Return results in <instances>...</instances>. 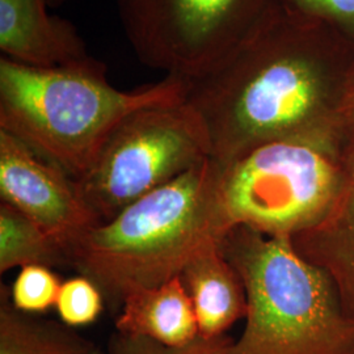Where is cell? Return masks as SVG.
I'll list each match as a JSON object with an SVG mask.
<instances>
[{
	"label": "cell",
	"instance_id": "cell-1",
	"mask_svg": "<svg viewBox=\"0 0 354 354\" xmlns=\"http://www.w3.org/2000/svg\"><path fill=\"white\" fill-rule=\"evenodd\" d=\"M320 26L281 4L218 67L187 80L185 102L203 121L214 162L352 127L346 104L354 61L345 64L322 42Z\"/></svg>",
	"mask_w": 354,
	"mask_h": 354
},
{
	"label": "cell",
	"instance_id": "cell-2",
	"mask_svg": "<svg viewBox=\"0 0 354 354\" xmlns=\"http://www.w3.org/2000/svg\"><path fill=\"white\" fill-rule=\"evenodd\" d=\"M226 234L210 158L88 228L67 247V266L121 304L133 291L180 276L196 253Z\"/></svg>",
	"mask_w": 354,
	"mask_h": 354
},
{
	"label": "cell",
	"instance_id": "cell-3",
	"mask_svg": "<svg viewBox=\"0 0 354 354\" xmlns=\"http://www.w3.org/2000/svg\"><path fill=\"white\" fill-rule=\"evenodd\" d=\"M187 88L185 79L165 75L155 84L120 91L96 58L36 68L1 57L0 130L77 180L125 117L142 108L185 102Z\"/></svg>",
	"mask_w": 354,
	"mask_h": 354
},
{
	"label": "cell",
	"instance_id": "cell-4",
	"mask_svg": "<svg viewBox=\"0 0 354 354\" xmlns=\"http://www.w3.org/2000/svg\"><path fill=\"white\" fill-rule=\"evenodd\" d=\"M219 247L247 294L245 326L226 354H354V317L335 281L291 238L239 226Z\"/></svg>",
	"mask_w": 354,
	"mask_h": 354
},
{
	"label": "cell",
	"instance_id": "cell-5",
	"mask_svg": "<svg viewBox=\"0 0 354 354\" xmlns=\"http://www.w3.org/2000/svg\"><path fill=\"white\" fill-rule=\"evenodd\" d=\"M342 133L274 140L218 165L226 230L252 228L289 236L317 227L329 214L342 177Z\"/></svg>",
	"mask_w": 354,
	"mask_h": 354
},
{
	"label": "cell",
	"instance_id": "cell-6",
	"mask_svg": "<svg viewBox=\"0 0 354 354\" xmlns=\"http://www.w3.org/2000/svg\"><path fill=\"white\" fill-rule=\"evenodd\" d=\"M207 159V133L187 102L147 106L114 127L76 185L105 222Z\"/></svg>",
	"mask_w": 354,
	"mask_h": 354
},
{
	"label": "cell",
	"instance_id": "cell-7",
	"mask_svg": "<svg viewBox=\"0 0 354 354\" xmlns=\"http://www.w3.org/2000/svg\"><path fill=\"white\" fill-rule=\"evenodd\" d=\"M140 64L193 80L222 64L281 0H114Z\"/></svg>",
	"mask_w": 354,
	"mask_h": 354
},
{
	"label": "cell",
	"instance_id": "cell-8",
	"mask_svg": "<svg viewBox=\"0 0 354 354\" xmlns=\"http://www.w3.org/2000/svg\"><path fill=\"white\" fill-rule=\"evenodd\" d=\"M0 196L62 248L100 223L76 181L26 143L0 130Z\"/></svg>",
	"mask_w": 354,
	"mask_h": 354
},
{
	"label": "cell",
	"instance_id": "cell-9",
	"mask_svg": "<svg viewBox=\"0 0 354 354\" xmlns=\"http://www.w3.org/2000/svg\"><path fill=\"white\" fill-rule=\"evenodd\" d=\"M48 0H0V50L16 64L55 68L93 57L70 21L49 12Z\"/></svg>",
	"mask_w": 354,
	"mask_h": 354
},
{
	"label": "cell",
	"instance_id": "cell-10",
	"mask_svg": "<svg viewBox=\"0 0 354 354\" xmlns=\"http://www.w3.org/2000/svg\"><path fill=\"white\" fill-rule=\"evenodd\" d=\"M291 241L304 259L328 272L345 311L354 317V133L344 147L342 184L329 214Z\"/></svg>",
	"mask_w": 354,
	"mask_h": 354
},
{
	"label": "cell",
	"instance_id": "cell-11",
	"mask_svg": "<svg viewBox=\"0 0 354 354\" xmlns=\"http://www.w3.org/2000/svg\"><path fill=\"white\" fill-rule=\"evenodd\" d=\"M219 243H212L196 253L180 273L203 339L226 336L228 329L247 315L243 279Z\"/></svg>",
	"mask_w": 354,
	"mask_h": 354
},
{
	"label": "cell",
	"instance_id": "cell-12",
	"mask_svg": "<svg viewBox=\"0 0 354 354\" xmlns=\"http://www.w3.org/2000/svg\"><path fill=\"white\" fill-rule=\"evenodd\" d=\"M115 332L174 348L194 342L200 336L198 324L180 276L127 294L115 319Z\"/></svg>",
	"mask_w": 354,
	"mask_h": 354
},
{
	"label": "cell",
	"instance_id": "cell-13",
	"mask_svg": "<svg viewBox=\"0 0 354 354\" xmlns=\"http://www.w3.org/2000/svg\"><path fill=\"white\" fill-rule=\"evenodd\" d=\"M99 349L61 320L19 311L1 289L0 354H97Z\"/></svg>",
	"mask_w": 354,
	"mask_h": 354
},
{
	"label": "cell",
	"instance_id": "cell-14",
	"mask_svg": "<svg viewBox=\"0 0 354 354\" xmlns=\"http://www.w3.org/2000/svg\"><path fill=\"white\" fill-rule=\"evenodd\" d=\"M28 266H67L64 250L26 215L0 203V273Z\"/></svg>",
	"mask_w": 354,
	"mask_h": 354
},
{
	"label": "cell",
	"instance_id": "cell-15",
	"mask_svg": "<svg viewBox=\"0 0 354 354\" xmlns=\"http://www.w3.org/2000/svg\"><path fill=\"white\" fill-rule=\"evenodd\" d=\"M61 279L44 266H28L21 268L13 281L10 301L15 308L26 314L41 315L55 307Z\"/></svg>",
	"mask_w": 354,
	"mask_h": 354
},
{
	"label": "cell",
	"instance_id": "cell-16",
	"mask_svg": "<svg viewBox=\"0 0 354 354\" xmlns=\"http://www.w3.org/2000/svg\"><path fill=\"white\" fill-rule=\"evenodd\" d=\"M105 297L100 288L84 276L62 282L55 310L59 320L68 327L79 328L95 323L102 315Z\"/></svg>",
	"mask_w": 354,
	"mask_h": 354
},
{
	"label": "cell",
	"instance_id": "cell-17",
	"mask_svg": "<svg viewBox=\"0 0 354 354\" xmlns=\"http://www.w3.org/2000/svg\"><path fill=\"white\" fill-rule=\"evenodd\" d=\"M232 342L227 336L203 339L198 336L185 346H165L143 337L114 332L109 337L106 354H226Z\"/></svg>",
	"mask_w": 354,
	"mask_h": 354
},
{
	"label": "cell",
	"instance_id": "cell-18",
	"mask_svg": "<svg viewBox=\"0 0 354 354\" xmlns=\"http://www.w3.org/2000/svg\"><path fill=\"white\" fill-rule=\"evenodd\" d=\"M281 4L290 12L333 26L354 51V0H281Z\"/></svg>",
	"mask_w": 354,
	"mask_h": 354
},
{
	"label": "cell",
	"instance_id": "cell-19",
	"mask_svg": "<svg viewBox=\"0 0 354 354\" xmlns=\"http://www.w3.org/2000/svg\"><path fill=\"white\" fill-rule=\"evenodd\" d=\"M346 115H348V120H349L351 125L354 127V83L352 91H351V95H349V99H348V104H346Z\"/></svg>",
	"mask_w": 354,
	"mask_h": 354
},
{
	"label": "cell",
	"instance_id": "cell-20",
	"mask_svg": "<svg viewBox=\"0 0 354 354\" xmlns=\"http://www.w3.org/2000/svg\"><path fill=\"white\" fill-rule=\"evenodd\" d=\"M66 1H68V0H48V3H49V6H50V7L61 6V4H64Z\"/></svg>",
	"mask_w": 354,
	"mask_h": 354
},
{
	"label": "cell",
	"instance_id": "cell-21",
	"mask_svg": "<svg viewBox=\"0 0 354 354\" xmlns=\"http://www.w3.org/2000/svg\"><path fill=\"white\" fill-rule=\"evenodd\" d=\"M97 354H106V353H105V351H102V349H99V352H97Z\"/></svg>",
	"mask_w": 354,
	"mask_h": 354
}]
</instances>
